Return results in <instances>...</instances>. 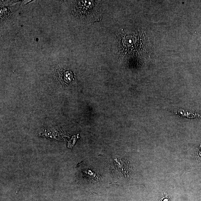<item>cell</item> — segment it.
Segmentation results:
<instances>
[{
    "label": "cell",
    "instance_id": "6da1fadb",
    "mask_svg": "<svg viewBox=\"0 0 201 201\" xmlns=\"http://www.w3.org/2000/svg\"><path fill=\"white\" fill-rule=\"evenodd\" d=\"M162 201H165V199L164 200H162ZM166 201H169L168 199H167V200H166Z\"/></svg>",
    "mask_w": 201,
    "mask_h": 201
}]
</instances>
